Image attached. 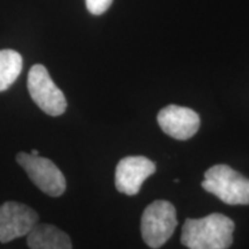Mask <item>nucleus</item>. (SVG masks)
Returning <instances> with one entry per match:
<instances>
[{
  "label": "nucleus",
  "mask_w": 249,
  "mask_h": 249,
  "mask_svg": "<svg viewBox=\"0 0 249 249\" xmlns=\"http://www.w3.org/2000/svg\"><path fill=\"white\" fill-rule=\"evenodd\" d=\"M17 161L26 171L31 181L45 194L52 197H59L66 191L65 176L49 158L18 152Z\"/></svg>",
  "instance_id": "nucleus-5"
},
{
  "label": "nucleus",
  "mask_w": 249,
  "mask_h": 249,
  "mask_svg": "<svg viewBox=\"0 0 249 249\" xmlns=\"http://www.w3.org/2000/svg\"><path fill=\"white\" fill-rule=\"evenodd\" d=\"M178 225L176 208L170 202L158 200L149 204L141 218V234L150 248L166 244Z\"/></svg>",
  "instance_id": "nucleus-3"
},
{
  "label": "nucleus",
  "mask_w": 249,
  "mask_h": 249,
  "mask_svg": "<svg viewBox=\"0 0 249 249\" xmlns=\"http://www.w3.org/2000/svg\"><path fill=\"white\" fill-rule=\"evenodd\" d=\"M113 0H86L87 8L93 15H101L107 11Z\"/></svg>",
  "instance_id": "nucleus-11"
},
{
  "label": "nucleus",
  "mask_w": 249,
  "mask_h": 249,
  "mask_svg": "<svg viewBox=\"0 0 249 249\" xmlns=\"http://www.w3.org/2000/svg\"><path fill=\"white\" fill-rule=\"evenodd\" d=\"M30 154H31V155H34V156H38V155H39V154H38V150H36V149H34V150L31 151Z\"/></svg>",
  "instance_id": "nucleus-12"
},
{
  "label": "nucleus",
  "mask_w": 249,
  "mask_h": 249,
  "mask_svg": "<svg viewBox=\"0 0 249 249\" xmlns=\"http://www.w3.org/2000/svg\"><path fill=\"white\" fill-rule=\"evenodd\" d=\"M28 90L40 110L51 117L61 116L67 108L64 92L55 86L43 65H34L28 74Z\"/></svg>",
  "instance_id": "nucleus-4"
},
{
  "label": "nucleus",
  "mask_w": 249,
  "mask_h": 249,
  "mask_svg": "<svg viewBox=\"0 0 249 249\" xmlns=\"http://www.w3.org/2000/svg\"><path fill=\"white\" fill-rule=\"evenodd\" d=\"M23 60L14 50H0V92L7 90L20 75Z\"/></svg>",
  "instance_id": "nucleus-10"
},
{
  "label": "nucleus",
  "mask_w": 249,
  "mask_h": 249,
  "mask_svg": "<svg viewBox=\"0 0 249 249\" xmlns=\"http://www.w3.org/2000/svg\"><path fill=\"white\" fill-rule=\"evenodd\" d=\"M156 172V164L143 156H129L121 160L116 169V188L121 194L136 195L142 183Z\"/></svg>",
  "instance_id": "nucleus-7"
},
{
  "label": "nucleus",
  "mask_w": 249,
  "mask_h": 249,
  "mask_svg": "<svg viewBox=\"0 0 249 249\" xmlns=\"http://www.w3.org/2000/svg\"><path fill=\"white\" fill-rule=\"evenodd\" d=\"M204 191L230 205L249 204V179L229 165H214L204 173Z\"/></svg>",
  "instance_id": "nucleus-2"
},
{
  "label": "nucleus",
  "mask_w": 249,
  "mask_h": 249,
  "mask_svg": "<svg viewBox=\"0 0 249 249\" xmlns=\"http://www.w3.org/2000/svg\"><path fill=\"white\" fill-rule=\"evenodd\" d=\"M234 222L225 214L211 213L198 219H186L181 244L189 249H229L233 244Z\"/></svg>",
  "instance_id": "nucleus-1"
},
{
  "label": "nucleus",
  "mask_w": 249,
  "mask_h": 249,
  "mask_svg": "<svg viewBox=\"0 0 249 249\" xmlns=\"http://www.w3.org/2000/svg\"><path fill=\"white\" fill-rule=\"evenodd\" d=\"M158 124L171 138L186 141L193 138L200 128V117L194 110L179 105L161 108L157 116Z\"/></svg>",
  "instance_id": "nucleus-8"
},
{
  "label": "nucleus",
  "mask_w": 249,
  "mask_h": 249,
  "mask_svg": "<svg viewBox=\"0 0 249 249\" xmlns=\"http://www.w3.org/2000/svg\"><path fill=\"white\" fill-rule=\"evenodd\" d=\"M30 249H73L71 238L51 224H38L31 230L27 239Z\"/></svg>",
  "instance_id": "nucleus-9"
},
{
  "label": "nucleus",
  "mask_w": 249,
  "mask_h": 249,
  "mask_svg": "<svg viewBox=\"0 0 249 249\" xmlns=\"http://www.w3.org/2000/svg\"><path fill=\"white\" fill-rule=\"evenodd\" d=\"M38 213L26 204L5 202L0 207V242L6 244L28 235L38 223Z\"/></svg>",
  "instance_id": "nucleus-6"
}]
</instances>
